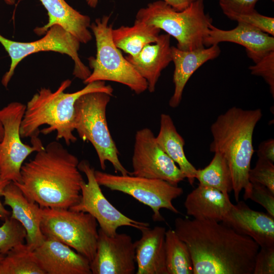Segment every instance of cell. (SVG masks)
<instances>
[{
	"label": "cell",
	"instance_id": "1",
	"mask_svg": "<svg viewBox=\"0 0 274 274\" xmlns=\"http://www.w3.org/2000/svg\"><path fill=\"white\" fill-rule=\"evenodd\" d=\"M219 222L181 217L175 220V231L189 250L193 274H253L259 246Z\"/></svg>",
	"mask_w": 274,
	"mask_h": 274
},
{
	"label": "cell",
	"instance_id": "2",
	"mask_svg": "<svg viewBox=\"0 0 274 274\" xmlns=\"http://www.w3.org/2000/svg\"><path fill=\"white\" fill-rule=\"evenodd\" d=\"M36 152L22 165L20 182L14 183L42 208L69 209L77 204L84 181L77 157L56 141Z\"/></svg>",
	"mask_w": 274,
	"mask_h": 274
},
{
	"label": "cell",
	"instance_id": "3",
	"mask_svg": "<svg viewBox=\"0 0 274 274\" xmlns=\"http://www.w3.org/2000/svg\"><path fill=\"white\" fill-rule=\"evenodd\" d=\"M262 116L260 109L244 110L233 107L218 116L210 127L213 140L210 150L221 153L226 159L237 202L243 190L244 199H249L251 188L249 173L254 152L253 135Z\"/></svg>",
	"mask_w": 274,
	"mask_h": 274
},
{
	"label": "cell",
	"instance_id": "4",
	"mask_svg": "<svg viewBox=\"0 0 274 274\" xmlns=\"http://www.w3.org/2000/svg\"><path fill=\"white\" fill-rule=\"evenodd\" d=\"M67 79L53 92L49 88H41L27 102L20 128L21 138L38 136L39 128L48 125L41 132L47 134L56 131V140L63 139L69 146L77 139L74 135L75 115V105L82 95L92 92H104L112 96L113 88L106 85L105 81L89 83L80 90L65 93V90L71 84Z\"/></svg>",
	"mask_w": 274,
	"mask_h": 274
},
{
	"label": "cell",
	"instance_id": "5",
	"mask_svg": "<svg viewBox=\"0 0 274 274\" xmlns=\"http://www.w3.org/2000/svg\"><path fill=\"white\" fill-rule=\"evenodd\" d=\"M135 19L165 31L177 41L183 51L205 48L212 19L204 12L203 0H195L187 8L177 11L162 0L148 4L137 12Z\"/></svg>",
	"mask_w": 274,
	"mask_h": 274
},
{
	"label": "cell",
	"instance_id": "6",
	"mask_svg": "<svg viewBox=\"0 0 274 274\" xmlns=\"http://www.w3.org/2000/svg\"><path fill=\"white\" fill-rule=\"evenodd\" d=\"M112 96L104 92L84 94L76 101L74 128L84 141L91 143L97 153L102 170L106 161L116 173L130 174L119 159V152L111 135L106 118V110Z\"/></svg>",
	"mask_w": 274,
	"mask_h": 274
},
{
	"label": "cell",
	"instance_id": "7",
	"mask_svg": "<svg viewBox=\"0 0 274 274\" xmlns=\"http://www.w3.org/2000/svg\"><path fill=\"white\" fill-rule=\"evenodd\" d=\"M110 18V16L104 15L90 24L95 37L96 53L95 57L88 59L92 71L83 83L115 82L127 86L136 94H141L148 89L147 83L114 44Z\"/></svg>",
	"mask_w": 274,
	"mask_h": 274
},
{
	"label": "cell",
	"instance_id": "8",
	"mask_svg": "<svg viewBox=\"0 0 274 274\" xmlns=\"http://www.w3.org/2000/svg\"><path fill=\"white\" fill-rule=\"evenodd\" d=\"M98 223L90 214L70 209L42 208L41 229L45 237L60 242L90 262L97 248Z\"/></svg>",
	"mask_w": 274,
	"mask_h": 274
},
{
	"label": "cell",
	"instance_id": "9",
	"mask_svg": "<svg viewBox=\"0 0 274 274\" xmlns=\"http://www.w3.org/2000/svg\"><path fill=\"white\" fill-rule=\"evenodd\" d=\"M94 176L100 186L129 195L149 207L152 210V219L154 221L165 220L160 213L161 209H167L174 213H179L173 204V200L183 193V189L178 185L159 179L130 174L113 175L100 170H95Z\"/></svg>",
	"mask_w": 274,
	"mask_h": 274
},
{
	"label": "cell",
	"instance_id": "10",
	"mask_svg": "<svg viewBox=\"0 0 274 274\" xmlns=\"http://www.w3.org/2000/svg\"><path fill=\"white\" fill-rule=\"evenodd\" d=\"M0 43L11 58L9 70L3 76L2 84L7 87L15 70L25 57L41 51H53L69 56L74 62L73 75L83 81L90 75L91 71L81 60L78 54L80 41L58 25H54L42 38L30 42H20L9 40L0 33Z\"/></svg>",
	"mask_w": 274,
	"mask_h": 274
},
{
	"label": "cell",
	"instance_id": "11",
	"mask_svg": "<svg viewBox=\"0 0 274 274\" xmlns=\"http://www.w3.org/2000/svg\"><path fill=\"white\" fill-rule=\"evenodd\" d=\"M26 105L12 102L0 110V120L4 135L0 142V178L3 180L19 182L21 168L25 159L44 146L38 136L31 138L32 146L23 144L20 128Z\"/></svg>",
	"mask_w": 274,
	"mask_h": 274
},
{
	"label": "cell",
	"instance_id": "12",
	"mask_svg": "<svg viewBox=\"0 0 274 274\" xmlns=\"http://www.w3.org/2000/svg\"><path fill=\"white\" fill-rule=\"evenodd\" d=\"M78 168L85 174L87 182L83 181L81 183L80 200L69 209L90 214L96 220L100 229L110 236L116 234L118 228L121 226H130L140 230L149 227V223L128 217L110 202L95 179L94 168L88 161L79 162Z\"/></svg>",
	"mask_w": 274,
	"mask_h": 274
},
{
	"label": "cell",
	"instance_id": "13",
	"mask_svg": "<svg viewBox=\"0 0 274 274\" xmlns=\"http://www.w3.org/2000/svg\"><path fill=\"white\" fill-rule=\"evenodd\" d=\"M132 167L130 175L162 180L174 185L185 179L178 166L160 147L152 130L146 127L135 133Z\"/></svg>",
	"mask_w": 274,
	"mask_h": 274
},
{
	"label": "cell",
	"instance_id": "14",
	"mask_svg": "<svg viewBox=\"0 0 274 274\" xmlns=\"http://www.w3.org/2000/svg\"><path fill=\"white\" fill-rule=\"evenodd\" d=\"M92 274H133L136 271L135 244L126 233L108 235L100 228Z\"/></svg>",
	"mask_w": 274,
	"mask_h": 274
},
{
	"label": "cell",
	"instance_id": "15",
	"mask_svg": "<svg viewBox=\"0 0 274 274\" xmlns=\"http://www.w3.org/2000/svg\"><path fill=\"white\" fill-rule=\"evenodd\" d=\"M33 252L45 274H92L86 257L57 240L45 237Z\"/></svg>",
	"mask_w": 274,
	"mask_h": 274
},
{
	"label": "cell",
	"instance_id": "16",
	"mask_svg": "<svg viewBox=\"0 0 274 274\" xmlns=\"http://www.w3.org/2000/svg\"><path fill=\"white\" fill-rule=\"evenodd\" d=\"M221 222L251 237L260 248L274 246V218L250 209L243 201L233 204Z\"/></svg>",
	"mask_w": 274,
	"mask_h": 274
},
{
	"label": "cell",
	"instance_id": "17",
	"mask_svg": "<svg viewBox=\"0 0 274 274\" xmlns=\"http://www.w3.org/2000/svg\"><path fill=\"white\" fill-rule=\"evenodd\" d=\"M231 30H223L210 26L205 47L223 42H231L245 47L248 56L255 63L268 52L274 50V38L261 30L242 22Z\"/></svg>",
	"mask_w": 274,
	"mask_h": 274
},
{
	"label": "cell",
	"instance_id": "18",
	"mask_svg": "<svg viewBox=\"0 0 274 274\" xmlns=\"http://www.w3.org/2000/svg\"><path fill=\"white\" fill-rule=\"evenodd\" d=\"M2 196L4 205L12 209L11 217L19 221L25 228L26 244L33 250L45 238L41 229L42 208L29 200L13 182L7 184Z\"/></svg>",
	"mask_w": 274,
	"mask_h": 274
},
{
	"label": "cell",
	"instance_id": "19",
	"mask_svg": "<svg viewBox=\"0 0 274 274\" xmlns=\"http://www.w3.org/2000/svg\"><path fill=\"white\" fill-rule=\"evenodd\" d=\"M146 45L136 55L125 56L146 81L148 90L154 92L161 72L172 61L170 36L159 35L154 43Z\"/></svg>",
	"mask_w": 274,
	"mask_h": 274
},
{
	"label": "cell",
	"instance_id": "20",
	"mask_svg": "<svg viewBox=\"0 0 274 274\" xmlns=\"http://www.w3.org/2000/svg\"><path fill=\"white\" fill-rule=\"evenodd\" d=\"M220 52L218 44L192 51H183L171 46L172 61L175 65V88L169 100L170 107L175 108L180 105L185 86L193 74L207 61L217 58Z\"/></svg>",
	"mask_w": 274,
	"mask_h": 274
},
{
	"label": "cell",
	"instance_id": "21",
	"mask_svg": "<svg viewBox=\"0 0 274 274\" xmlns=\"http://www.w3.org/2000/svg\"><path fill=\"white\" fill-rule=\"evenodd\" d=\"M134 242L137 274H168L165 254V228L156 226L141 230Z\"/></svg>",
	"mask_w": 274,
	"mask_h": 274
},
{
	"label": "cell",
	"instance_id": "22",
	"mask_svg": "<svg viewBox=\"0 0 274 274\" xmlns=\"http://www.w3.org/2000/svg\"><path fill=\"white\" fill-rule=\"evenodd\" d=\"M46 9L48 22L43 27H36L34 32L42 35L54 25H58L76 37L81 43L86 44L92 38L89 30L90 18L82 14L64 0H39Z\"/></svg>",
	"mask_w": 274,
	"mask_h": 274
},
{
	"label": "cell",
	"instance_id": "23",
	"mask_svg": "<svg viewBox=\"0 0 274 274\" xmlns=\"http://www.w3.org/2000/svg\"><path fill=\"white\" fill-rule=\"evenodd\" d=\"M232 204L228 194L199 184L184 202L188 215L196 220L217 222L222 221Z\"/></svg>",
	"mask_w": 274,
	"mask_h": 274
},
{
	"label": "cell",
	"instance_id": "24",
	"mask_svg": "<svg viewBox=\"0 0 274 274\" xmlns=\"http://www.w3.org/2000/svg\"><path fill=\"white\" fill-rule=\"evenodd\" d=\"M156 140L192 185L195 179L196 169L187 159L184 150L185 141L177 130L172 118L167 114L162 113L160 115V129Z\"/></svg>",
	"mask_w": 274,
	"mask_h": 274
},
{
	"label": "cell",
	"instance_id": "25",
	"mask_svg": "<svg viewBox=\"0 0 274 274\" xmlns=\"http://www.w3.org/2000/svg\"><path fill=\"white\" fill-rule=\"evenodd\" d=\"M160 29L135 19L133 25L121 26L111 31L115 45L128 55L138 54L147 45L156 42Z\"/></svg>",
	"mask_w": 274,
	"mask_h": 274
},
{
	"label": "cell",
	"instance_id": "26",
	"mask_svg": "<svg viewBox=\"0 0 274 274\" xmlns=\"http://www.w3.org/2000/svg\"><path fill=\"white\" fill-rule=\"evenodd\" d=\"M195 179L199 184L213 188L228 194L233 190L232 180L228 163L224 156L215 152L210 163L202 169H196Z\"/></svg>",
	"mask_w": 274,
	"mask_h": 274
},
{
	"label": "cell",
	"instance_id": "27",
	"mask_svg": "<svg viewBox=\"0 0 274 274\" xmlns=\"http://www.w3.org/2000/svg\"><path fill=\"white\" fill-rule=\"evenodd\" d=\"M165 254L168 274H193L188 248L172 229L165 232Z\"/></svg>",
	"mask_w": 274,
	"mask_h": 274
},
{
	"label": "cell",
	"instance_id": "28",
	"mask_svg": "<svg viewBox=\"0 0 274 274\" xmlns=\"http://www.w3.org/2000/svg\"><path fill=\"white\" fill-rule=\"evenodd\" d=\"M33 251L24 243L13 247L0 261V274H45Z\"/></svg>",
	"mask_w": 274,
	"mask_h": 274
},
{
	"label": "cell",
	"instance_id": "29",
	"mask_svg": "<svg viewBox=\"0 0 274 274\" xmlns=\"http://www.w3.org/2000/svg\"><path fill=\"white\" fill-rule=\"evenodd\" d=\"M0 226V251L5 255L11 249L24 243L26 232L22 225L9 216Z\"/></svg>",
	"mask_w": 274,
	"mask_h": 274
},
{
	"label": "cell",
	"instance_id": "30",
	"mask_svg": "<svg viewBox=\"0 0 274 274\" xmlns=\"http://www.w3.org/2000/svg\"><path fill=\"white\" fill-rule=\"evenodd\" d=\"M249 180L251 183L265 186L274 193L273 162L258 158L255 167L249 171Z\"/></svg>",
	"mask_w": 274,
	"mask_h": 274
},
{
	"label": "cell",
	"instance_id": "31",
	"mask_svg": "<svg viewBox=\"0 0 274 274\" xmlns=\"http://www.w3.org/2000/svg\"><path fill=\"white\" fill-rule=\"evenodd\" d=\"M249 69L253 75L260 76L269 85L270 92L274 97V50L264 55Z\"/></svg>",
	"mask_w": 274,
	"mask_h": 274
},
{
	"label": "cell",
	"instance_id": "32",
	"mask_svg": "<svg viewBox=\"0 0 274 274\" xmlns=\"http://www.w3.org/2000/svg\"><path fill=\"white\" fill-rule=\"evenodd\" d=\"M230 19L237 22H244L270 36H274L273 17L262 15L258 13L256 10L247 14L233 16Z\"/></svg>",
	"mask_w": 274,
	"mask_h": 274
},
{
	"label": "cell",
	"instance_id": "33",
	"mask_svg": "<svg viewBox=\"0 0 274 274\" xmlns=\"http://www.w3.org/2000/svg\"><path fill=\"white\" fill-rule=\"evenodd\" d=\"M259 0H219L223 13L230 19L233 16L245 14L254 11ZM273 1V0H272Z\"/></svg>",
	"mask_w": 274,
	"mask_h": 274
},
{
	"label": "cell",
	"instance_id": "34",
	"mask_svg": "<svg viewBox=\"0 0 274 274\" xmlns=\"http://www.w3.org/2000/svg\"><path fill=\"white\" fill-rule=\"evenodd\" d=\"M249 199L260 204L266 210L268 214L274 218V193L265 186L251 183Z\"/></svg>",
	"mask_w": 274,
	"mask_h": 274
},
{
	"label": "cell",
	"instance_id": "35",
	"mask_svg": "<svg viewBox=\"0 0 274 274\" xmlns=\"http://www.w3.org/2000/svg\"><path fill=\"white\" fill-rule=\"evenodd\" d=\"M274 273V246L261 247L255 258L253 274Z\"/></svg>",
	"mask_w": 274,
	"mask_h": 274
},
{
	"label": "cell",
	"instance_id": "36",
	"mask_svg": "<svg viewBox=\"0 0 274 274\" xmlns=\"http://www.w3.org/2000/svg\"><path fill=\"white\" fill-rule=\"evenodd\" d=\"M258 158L265 159L274 162V140L270 138L262 142L257 151Z\"/></svg>",
	"mask_w": 274,
	"mask_h": 274
},
{
	"label": "cell",
	"instance_id": "37",
	"mask_svg": "<svg viewBox=\"0 0 274 274\" xmlns=\"http://www.w3.org/2000/svg\"><path fill=\"white\" fill-rule=\"evenodd\" d=\"M177 11L187 8L195 0H162Z\"/></svg>",
	"mask_w": 274,
	"mask_h": 274
},
{
	"label": "cell",
	"instance_id": "38",
	"mask_svg": "<svg viewBox=\"0 0 274 274\" xmlns=\"http://www.w3.org/2000/svg\"><path fill=\"white\" fill-rule=\"evenodd\" d=\"M11 181L3 180L0 178V218L5 219L10 216V212L4 207L1 200V197L2 196L3 190L7 184Z\"/></svg>",
	"mask_w": 274,
	"mask_h": 274
},
{
	"label": "cell",
	"instance_id": "39",
	"mask_svg": "<svg viewBox=\"0 0 274 274\" xmlns=\"http://www.w3.org/2000/svg\"><path fill=\"white\" fill-rule=\"evenodd\" d=\"M99 0H86L87 5L91 8H95L98 4Z\"/></svg>",
	"mask_w": 274,
	"mask_h": 274
},
{
	"label": "cell",
	"instance_id": "40",
	"mask_svg": "<svg viewBox=\"0 0 274 274\" xmlns=\"http://www.w3.org/2000/svg\"><path fill=\"white\" fill-rule=\"evenodd\" d=\"M4 135V127L2 122L0 120V142L2 141Z\"/></svg>",
	"mask_w": 274,
	"mask_h": 274
},
{
	"label": "cell",
	"instance_id": "41",
	"mask_svg": "<svg viewBox=\"0 0 274 274\" xmlns=\"http://www.w3.org/2000/svg\"><path fill=\"white\" fill-rule=\"evenodd\" d=\"M7 4L13 5L15 3V0H3Z\"/></svg>",
	"mask_w": 274,
	"mask_h": 274
},
{
	"label": "cell",
	"instance_id": "42",
	"mask_svg": "<svg viewBox=\"0 0 274 274\" xmlns=\"http://www.w3.org/2000/svg\"><path fill=\"white\" fill-rule=\"evenodd\" d=\"M5 256V254H3V253H2L1 251H0V261L3 258V257H4Z\"/></svg>",
	"mask_w": 274,
	"mask_h": 274
}]
</instances>
